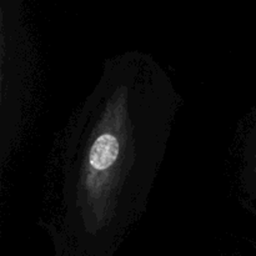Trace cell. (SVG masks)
I'll return each instance as SVG.
<instances>
[{
    "instance_id": "obj_1",
    "label": "cell",
    "mask_w": 256,
    "mask_h": 256,
    "mask_svg": "<svg viewBox=\"0 0 256 256\" xmlns=\"http://www.w3.org/2000/svg\"><path fill=\"white\" fill-rule=\"evenodd\" d=\"M180 105L152 55L128 52L104 62L62 138L56 205L45 222L60 246L105 250L139 222Z\"/></svg>"
},
{
    "instance_id": "obj_2",
    "label": "cell",
    "mask_w": 256,
    "mask_h": 256,
    "mask_svg": "<svg viewBox=\"0 0 256 256\" xmlns=\"http://www.w3.org/2000/svg\"><path fill=\"white\" fill-rule=\"evenodd\" d=\"M239 189L246 206L256 215V108L246 118L242 130Z\"/></svg>"
}]
</instances>
